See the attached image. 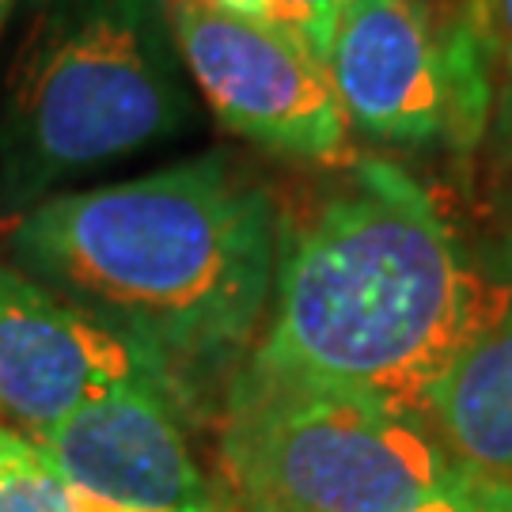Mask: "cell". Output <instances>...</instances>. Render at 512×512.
<instances>
[{
    "instance_id": "1",
    "label": "cell",
    "mask_w": 512,
    "mask_h": 512,
    "mask_svg": "<svg viewBox=\"0 0 512 512\" xmlns=\"http://www.w3.org/2000/svg\"><path fill=\"white\" fill-rule=\"evenodd\" d=\"M8 255L186 395L236 372L270 308L274 198L224 156L50 194L19 213Z\"/></svg>"
},
{
    "instance_id": "2",
    "label": "cell",
    "mask_w": 512,
    "mask_h": 512,
    "mask_svg": "<svg viewBox=\"0 0 512 512\" xmlns=\"http://www.w3.org/2000/svg\"><path fill=\"white\" fill-rule=\"evenodd\" d=\"M509 300V281L478 270L403 167L361 160L308 217L277 228L270 319L247 361L425 414L459 353Z\"/></svg>"
},
{
    "instance_id": "3",
    "label": "cell",
    "mask_w": 512,
    "mask_h": 512,
    "mask_svg": "<svg viewBox=\"0 0 512 512\" xmlns=\"http://www.w3.org/2000/svg\"><path fill=\"white\" fill-rule=\"evenodd\" d=\"M0 88V217L175 141L194 103L167 0H19Z\"/></svg>"
},
{
    "instance_id": "4",
    "label": "cell",
    "mask_w": 512,
    "mask_h": 512,
    "mask_svg": "<svg viewBox=\"0 0 512 512\" xmlns=\"http://www.w3.org/2000/svg\"><path fill=\"white\" fill-rule=\"evenodd\" d=\"M224 463L243 512H512V482L459 459L425 414L232 372Z\"/></svg>"
},
{
    "instance_id": "5",
    "label": "cell",
    "mask_w": 512,
    "mask_h": 512,
    "mask_svg": "<svg viewBox=\"0 0 512 512\" xmlns=\"http://www.w3.org/2000/svg\"><path fill=\"white\" fill-rule=\"evenodd\" d=\"M167 8L186 73L228 133L315 164L346 156V110L327 61L304 38L213 0H167Z\"/></svg>"
},
{
    "instance_id": "6",
    "label": "cell",
    "mask_w": 512,
    "mask_h": 512,
    "mask_svg": "<svg viewBox=\"0 0 512 512\" xmlns=\"http://www.w3.org/2000/svg\"><path fill=\"white\" fill-rule=\"evenodd\" d=\"M346 122L387 148H463L440 16L429 0H349L327 57Z\"/></svg>"
},
{
    "instance_id": "7",
    "label": "cell",
    "mask_w": 512,
    "mask_h": 512,
    "mask_svg": "<svg viewBox=\"0 0 512 512\" xmlns=\"http://www.w3.org/2000/svg\"><path fill=\"white\" fill-rule=\"evenodd\" d=\"M38 444L73 494L133 512L217 509L175 403L152 376L95 391Z\"/></svg>"
},
{
    "instance_id": "8",
    "label": "cell",
    "mask_w": 512,
    "mask_h": 512,
    "mask_svg": "<svg viewBox=\"0 0 512 512\" xmlns=\"http://www.w3.org/2000/svg\"><path fill=\"white\" fill-rule=\"evenodd\" d=\"M133 376L160 384L118 334L0 262V425L42 440L95 391Z\"/></svg>"
},
{
    "instance_id": "9",
    "label": "cell",
    "mask_w": 512,
    "mask_h": 512,
    "mask_svg": "<svg viewBox=\"0 0 512 512\" xmlns=\"http://www.w3.org/2000/svg\"><path fill=\"white\" fill-rule=\"evenodd\" d=\"M425 418L459 459L512 482V300L459 353Z\"/></svg>"
},
{
    "instance_id": "10",
    "label": "cell",
    "mask_w": 512,
    "mask_h": 512,
    "mask_svg": "<svg viewBox=\"0 0 512 512\" xmlns=\"http://www.w3.org/2000/svg\"><path fill=\"white\" fill-rule=\"evenodd\" d=\"M0 512H73V490L38 440L0 425Z\"/></svg>"
},
{
    "instance_id": "11",
    "label": "cell",
    "mask_w": 512,
    "mask_h": 512,
    "mask_svg": "<svg viewBox=\"0 0 512 512\" xmlns=\"http://www.w3.org/2000/svg\"><path fill=\"white\" fill-rule=\"evenodd\" d=\"M346 8L349 0H270V19L289 27L296 38H304L311 50L327 61L338 19Z\"/></svg>"
},
{
    "instance_id": "12",
    "label": "cell",
    "mask_w": 512,
    "mask_h": 512,
    "mask_svg": "<svg viewBox=\"0 0 512 512\" xmlns=\"http://www.w3.org/2000/svg\"><path fill=\"white\" fill-rule=\"evenodd\" d=\"M494 23V118L490 129L512 152V0H490Z\"/></svg>"
},
{
    "instance_id": "13",
    "label": "cell",
    "mask_w": 512,
    "mask_h": 512,
    "mask_svg": "<svg viewBox=\"0 0 512 512\" xmlns=\"http://www.w3.org/2000/svg\"><path fill=\"white\" fill-rule=\"evenodd\" d=\"M213 4L247 19H270V0H213Z\"/></svg>"
},
{
    "instance_id": "14",
    "label": "cell",
    "mask_w": 512,
    "mask_h": 512,
    "mask_svg": "<svg viewBox=\"0 0 512 512\" xmlns=\"http://www.w3.org/2000/svg\"><path fill=\"white\" fill-rule=\"evenodd\" d=\"M73 512H133V509H118V505H107V501H95L88 494H73ZM217 512V509H205Z\"/></svg>"
},
{
    "instance_id": "15",
    "label": "cell",
    "mask_w": 512,
    "mask_h": 512,
    "mask_svg": "<svg viewBox=\"0 0 512 512\" xmlns=\"http://www.w3.org/2000/svg\"><path fill=\"white\" fill-rule=\"evenodd\" d=\"M8 8H12V0H0V31H4V19H8Z\"/></svg>"
},
{
    "instance_id": "16",
    "label": "cell",
    "mask_w": 512,
    "mask_h": 512,
    "mask_svg": "<svg viewBox=\"0 0 512 512\" xmlns=\"http://www.w3.org/2000/svg\"><path fill=\"white\" fill-rule=\"evenodd\" d=\"M429 4H433V0H429Z\"/></svg>"
}]
</instances>
